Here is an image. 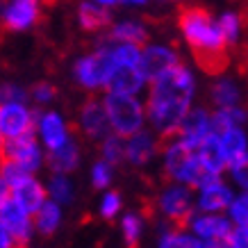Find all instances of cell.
<instances>
[{
    "mask_svg": "<svg viewBox=\"0 0 248 248\" xmlns=\"http://www.w3.org/2000/svg\"><path fill=\"white\" fill-rule=\"evenodd\" d=\"M196 76L185 64L173 66L164 76L148 82L146 105V125L159 139H173L180 128L185 114L194 107L196 98Z\"/></svg>",
    "mask_w": 248,
    "mask_h": 248,
    "instance_id": "1",
    "label": "cell"
},
{
    "mask_svg": "<svg viewBox=\"0 0 248 248\" xmlns=\"http://www.w3.org/2000/svg\"><path fill=\"white\" fill-rule=\"evenodd\" d=\"M178 28L185 44L205 71H218L226 64V39L218 30L217 18L203 7H187L180 12Z\"/></svg>",
    "mask_w": 248,
    "mask_h": 248,
    "instance_id": "2",
    "label": "cell"
},
{
    "mask_svg": "<svg viewBox=\"0 0 248 248\" xmlns=\"http://www.w3.org/2000/svg\"><path fill=\"white\" fill-rule=\"evenodd\" d=\"M162 169H164V175L171 182H178V185H185L189 189H198L207 185L212 180H218V178H212V175H205L201 164H198V157H196V151L187 148L185 143H180L175 137L169 139V141L162 146Z\"/></svg>",
    "mask_w": 248,
    "mask_h": 248,
    "instance_id": "3",
    "label": "cell"
},
{
    "mask_svg": "<svg viewBox=\"0 0 248 248\" xmlns=\"http://www.w3.org/2000/svg\"><path fill=\"white\" fill-rule=\"evenodd\" d=\"M103 107L107 114L109 132L121 139L137 135L146 128V105L137 96H119V93H103Z\"/></svg>",
    "mask_w": 248,
    "mask_h": 248,
    "instance_id": "4",
    "label": "cell"
},
{
    "mask_svg": "<svg viewBox=\"0 0 248 248\" xmlns=\"http://www.w3.org/2000/svg\"><path fill=\"white\" fill-rule=\"evenodd\" d=\"M112 71L114 64L109 60V53H107L105 44L100 41L93 53L82 55V57L76 60V64H73V80L84 91H105Z\"/></svg>",
    "mask_w": 248,
    "mask_h": 248,
    "instance_id": "5",
    "label": "cell"
},
{
    "mask_svg": "<svg viewBox=\"0 0 248 248\" xmlns=\"http://www.w3.org/2000/svg\"><path fill=\"white\" fill-rule=\"evenodd\" d=\"M157 210L171 226L185 228L189 217L196 212L194 189L185 187V185H178V182H169L157 194Z\"/></svg>",
    "mask_w": 248,
    "mask_h": 248,
    "instance_id": "6",
    "label": "cell"
},
{
    "mask_svg": "<svg viewBox=\"0 0 248 248\" xmlns=\"http://www.w3.org/2000/svg\"><path fill=\"white\" fill-rule=\"evenodd\" d=\"M0 159L12 162V164L21 166L25 173L34 175L46 164V151L41 148V143L37 141V137L32 132V135L18 137V139L2 141V146H0Z\"/></svg>",
    "mask_w": 248,
    "mask_h": 248,
    "instance_id": "7",
    "label": "cell"
},
{
    "mask_svg": "<svg viewBox=\"0 0 248 248\" xmlns=\"http://www.w3.org/2000/svg\"><path fill=\"white\" fill-rule=\"evenodd\" d=\"M34 137H37V141L41 143V148H44L46 153H50V151L62 148L66 141H71V139H73V132H71V125H68V121L64 119V114L55 112V109H46V112L37 114Z\"/></svg>",
    "mask_w": 248,
    "mask_h": 248,
    "instance_id": "8",
    "label": "cell"
},
{
    "mask_svg": "<svg viewBox=\"0 0 248 248\" xmlns=\"http://www.w3.org/2000/svg\"><path fill=\"white\" fill-rule=\"evenodd\" d=\"M182 64L180 53L173 48L171 44H162V41H148L141 46V55H139V68L146 76L148 82H153L155 78L164 76L166 71H171L173 66Z\"/></svg>",
    "mask_w": 248,
    "mask_h": 248,
    "instance_id": "9",
    "label": "cell"
},
{
    "mask_svg": "<svg viewBox=\"0 0 248 248\" xmlns=\"http://www.w3.org/2000/svg\"><path fill=\"white\" fill-rule=\"evenodd\" d=\"M37 112L28 103H7L0 105V139H18L34 132Z\"/></svg>",
    "mask_w": 248,
    "mask_h": 248,
    "instance_id": "10",
    "label": "cell"
},
{
    "mask_svg": "<svg viewBox=\"0 0 248 248\" xmlns=\"http://www.w3.org/2000/svg\"><path fill=\"white\" fill-rule=\"evenodd\" d=\"M210 135H214V128H212V112L205 109V107H191V109L185 114L180 128L175 132V139L180 143H185L187 148L196 151Z\"/></svg>",
    "mask_w": 248,
    "mask_h": 248,
    "instance_id": "11",
    "label": "cell"
},
{
    "mask_svg": "<svg viewBox=\"0 0 248 248\" xmlns=\"http://www.w3.org/2000/svg\"><path fill=\"white\" fill-rule=\"evenodd\" d=\"M185 228L198 241H217V244H223L232 232V223L228 221L226 214H203V212H194Z\"/></svg>",
    "mask_w": 248,
    "mask_h": 248,
    "instance_id": "12",
    "label": "cell"
},
{
    "mask_svg": "<svg viewBox=\"0 0 248 248\" xmlns=\"http://www.w3.org/2000/svg\"><path fill=\"white\" fill-rule=\"evenodd\" d=\"M232 198H234L232 187L218 178V180H212L196 189L194 207L196 212H203V214H226V210L232 203Z\"/></svg>",
    "mask_w": 248,
    "mask_h": 248,
    "instance_id": "13",
    "label": "cell"
},
{
    "mask_svg": "<svg viewBox=\"0 0 248 248\" xmlns=\"http://www.w3.org/2000/svg\"><path fill=\"white\" fill-rule=\"evenodd\" d=\"M41 18V0H7L2 5L0 23L12 32L34 28Z\"/></svg>",
    "mask_w": 248,
    "mask_h": 248,
    "instance_id": "14",
    "label": "cell"
},
{
    "mask_svg": "<svg viewBox=\"0 0 248 248\" xmlns=\"http://www.w3.org/2000/svg\"><path fill=\"white\" fill-rule=\"evenodd\" d=\"M0 223L7 228V232L12 234L16 248H25L34 237V223H32V214L23 210L21 205H16L12 198L2 205L0 210Z\"/></svg>",
    "mask_w": 248,
    "mask_h": 248,
    "instance_id": "15",
    "label": "cell"
},
{
    "mask_svg": "<svg viewBox=\"0 0 248 248\" xmlns=\"http://www.w3.org/2000/svg\"><path fill=\"white\" fill-rule=\"evenodd\" d=\"M78 130L91 141H103L109 135V123H107V114L100 98H89L82 103L78 112Z\"/></svg>",
    "mask_w": 248,
    "mask_h": 248,
    "instance_id": "16",
    "label": "cell"
},
{
    "mask_svg": "<svg viewBox=\"0 0 248 248\" xmlns=\"http://www.w3.org/2000/svg\"><path fill=\"white\" fill-rule=\"evenodd\" d=\"M123 143H125V162L137 166V169L148 166L159 155V151H162L159 137L153 135L148 128H143L137 135L123 139Z\"/></svg>",
    "mask_w": 248,
    "mask_h": 248,
    "instance_id": "17",
    "label": "cell"
},
{
    "mask_svg": "<svg viewBox=\"0 0 248 248\" xmlns=\"http://www.w3.org/2000/svg\"><path fill=\"white\" fill-rule=\"evenodd\" d=\"M148 89V80L141 73L139 66H119L112 71V76L107 80L105 93H119V96H137Z\"/></svg>",
    "mask_w": 248,
    "mask_h": 248,
    "instance_id": "18",
    "label": "cell"
},
{
    "mask_svg": "<svg viewBox=\"0 0 248 248\" xmlns=\"http://www.w3.org/2000/svg\"><path fill=\"white\" fill-rule=\"evenodd\" d=\"M9 198L16 205H21L23 210L34 217V212L48 201L46 185L34 175H25L21 182H16L14 187H9Z\"/></svg>",
    "mask_w": 248,
    "mask_h": 248,
    "instance_id": "19",
    "label": "cell"
},
{
    "mask_svg": "<svg viewBox=\"0 0 248 248\" xmlns=\"http://www.w3.org/2000/svg\"><path fill=\"white\" fill-rule=\"evenodd\" d=\"M107 39L116 41V44H130L141 48L151 41V28H148V23L139 21V18H123L109 28Z\"/></svg>",
    "mask_w": 248,
    "mask_h": 248,
    "instance_id": "20",
    "label": "cell"
},
{
    "mask_svg": "<svg viewBox=\"0 0 248 248\" xmlns=\"http://www.w3.org/2000/svg\"><path fill=\"white\" fill-rule=\"evenodd\" d=\"M196 157H198V164H201L203 173L205 175H212V178H221V173L228 169V159L223 155L221 143H218L217 132L210 135L196 148Z\"/></svg>",
    "mask_w": 248,
    "mask_h": 248,
    "instance_id": "21",
    "label": "cell"
},
{
    "mask_svg": "<svg viewBox=\"0 0 248 248\" xmlns=\"http://www.w3.org/2000/svg\"><path fill=\"white\" fill-rule=\"evenodd\" d=\"M80 159H82V151H80V143L76 139L66 141L57 151L46 153L48 169L53 173H60V175H68L71 171H76L78 166H80Z\"/></svg>",
    "mask_w": 248,
    "mask_h": 248,
    "instance_id": "22",
    "label": "cell"
},
{
    "mask_svg": "<svg viewBox=\"0 0 248 248\" xmlns=\"http://www.w3.org/2000/svg\"><path fill=\"white\" fill-rule=\"evenodd\" d=\"M210 96L217 109H228V107L241 105V87L237 84L234 78H228V76L217 78L214 84H212Z\"/></svg>",
    "mask_w": 248,
    "mask_h": 248,
    "instance_id": "23",
    "label": "cell"
},
{
    "mask_svg": "<svg viewBox=\"0 0 248 248\" xmlns=\"http://www.w3.org/2000/svg\"><path fill=\"white\" fill-rule=\"evenodd\" d=\"M62 218H64V212L57 203L53 201H46L32 217V223H34V232L44 234V237H50L60 230L62 226Z\"/></svg>",
    "mask_w": 248,
    "mask_h": 248,
    "instance_id": "24",
    "label": "cell"
},
{
    "mask_svg": "<svg viewBox=\"0 0 248 248\" xmlns=\"http://www.w3.org/2000/svg\"><path fill=\"white\" fill-rule=\"evenodd\" d=\"M112 21V14L109 9H103L89 2V0H82L78 5V23L84 32H98V30H105L107 25Z\"/></svg>",
    "mask_w": 248,
    "mask_h": 248,
    "instance_id": "25",
    "label": "cell"
},
{
    "mask_svg": "<svg viewBox=\"0 0 248 248\" xmlns=\"http://www.w3.org/2000/svg\"><path fill=\"white\" fill-rule=\"evenodd\" d=\"M218 143L223 148V155H226L228 164H232L234 159H239L241 155L248 153V132L246 128H230L223 130V132H217Z\"/></svg>",
    "mask_w": 248,
    "mask_h": 248,
    "instance_id": "26",
    "label": "cell"
},
{
    "mask_svg": "<svg viewBox=\"0 0 248 248\" xmlns=\"http://www.w3.org/2000/svg\"><path fill=\"white\" fill-rule=\"evenodd\" d=\"M218 30L226 39V46H234L244 39V32H246V23H244V16L237 12V9H226L223 14L217 18Z\"/></svg>",
    "mask_w": 248,
    "mask_h": 248,
    "instance_id": "27",
    "label": "cell"
},
{
    "mask_svg": "<svg viewBox=\"0 0 248 248\" xmlns=\"http://www.w3.org/2000/svg\"><path fill=\"white\" fill-rule=\"evenodd\" d=\"M246 123H248V109L244 105L212 112V128H214V132H223V130L230 128H244Z\"/></svg>",
    "mask_w": 248,
    "mask_h": 248,
    "instance_id": "28",
    "label": "cell"
},
{
    "mask_svg": "<svg viewBox=\"0 0 248 248\" xmlns=\"http://www.w3.org/2000/svg\"><path fill=\"white\" fill-rule=\"evenodd\" d=\"M46 194H48V201H53L60 207H64V205L73 203V198H76V185H73V180L68 175L53 173L48 185H46Z\"/></svg>",
    "mask_w": 248,
    "mask_h": 248,
    "instance_id": "29",
    "label": "cell"
},
{
    "mask_svg": "<svg viewBox=\"0 0 248 248\" xmlns=\"http://www.w3.org/2000/svg\"><path fill=\"white\" fill-rule=\"evenodd\" d=\"M157 248H198V239L189 232L187 228L169 226L159 234Z\"/></svg>",
    "mask_w": 248,
    "mask_h": 248,
    "instance_id": "30",
    "label": "cell"
},
{
    "mask_svg": "<svg viewBox=\"0 0 248 248\" xmlns=\"http://www.w3.org/2000/svg\"><path fill=\"white\" fill-rule=\"evenodd\" d=\"M143 228H146V221L139 212H125L121 217V232H123V241L128 248H137L139 246V239L143 234Z\"/></svg>",
    "mask_w": 248,
    "mask_h": 248,
    "instance_id": "31",
    "label": "cell"
},
{
    "mask_svg": "<svg viewBox=\"0 0 248 248\" xmlns=\"http://www.w3.org/2000/svg\"><path fill=\"white\" fill-rule=\"evenodd\" d=\"M100 159L107 162L109 166H116L121 162H125V143H123V139L109 132L100 141Z\"/></svg>",
    "mask_w": 248,
    "mask_h": 248,
    "instance_id": "32",
    "label": "cell"
},
{
    "mask_svg": "<svg viewBox=\"0 0 248 248\" xmlns=\"http://www.w3.org/2000/svg\"><path fill=\"white\" fill-rule=\"evenodd\" d=\"M226 217L232 228H248V191L234 194L232 203L226 210Z\"/></svg>",
    "mask_w": 248,
    "mask_h": 248,
    "instance_id": "33",
    "label": "cell"
},
{
    "mask_svg": "<svg viewBox=\"0 0 248 248\" xmlns=\"http://www.w3.org/2000/svg\"><path fill=\"white\" fill-rule=\"evenodd\" d=\"M121 210H123V198H121V194L119 191L107 189L105 194H103V198H100L98 214H100L103 218H107V221H112V218H116L121 214Z\"/></svg>",
    "mask_w": 248,
    "mask_h": 248,
    "instance_id": "34",
    "label": "cell"
},
{
    "mask_svg": "<svg viewBox=\"0 0 248 248\" xmlns=\"http://www.w3.org/2000/svg\"><path fill=\"white\" fill-rule=\"evenodd\" d=\"M112 180H114V166H109L107 162H103V159H96L93 166H91V185L96 189L107 191L109 185H112Z\"/></svg>",
    "mask_w": 248,
    "mask_h": 248,
    "instance_id": "35",
    "label": "cell"
},
{
    "mask_svg": "<svg viewBox=\"0 0 248 248\" xmlns=\"http://www.w3.org/2000/svg\"><path fill=\"white\" fill-rule=\"evenodd\" d=\"M230 173V178L241 191H248V153L246 155H241L239 159H234L232 164H228L226 169Z\"/></svg>",
    "mask_w": 248,
    "mask_h": 248,
    "instance_id": "36",
    "label": "cell"
},
{
    "mask_svg": "<svg viewBox=\"0 0 248 248\" xmlns=\"http://www.w3.org/2000/svg\"><path fill=\"white\" fill-rule=\"evenodd\" d=\"M30 93L25 87L14 82H5L0 84V105H7V103H28Z\"/></svg>",
    "mask_w": 248,
    "mask_h": 248,
    "instance_id": "37",
    "label": "cell"
},
{
    "mask_svg": "<svg viewBox=\"0 0 248 248\" xmlns=\"http://www.w3.org/2000/svg\"><path fill=\"white\" fill-rule=\"evenodd\" d=\"M30 98L37 103V105H48V103H53L55 96H57V89H55L50 82H39L32 87V91H28Z\"/></svg>",
    "mask_w": 248,
    "mask_h": 248,
    "instance_id": "38",
    "label": "cell"
},
{
    "mask_svg": "<svg viewBox=\"0 0 248 248\" xmlns=\"http://www.w3.org/2000/svg\"><path fill=\"white\" fill-rule=\"evenodd\" d=\"M226 241L232 248H248V228H232V232Z\"/></svg>",
    "mask_w": 248,
    "mask_h": 248,
    "instance_id": "39",
    "label": "cell"
},
{
    "mask_svg": "<svg viewBox=\"0 0 248 248\" xmlns=\"http://www.w3.org/2000/svg\"><path fill=\"white\" fill-rule=\"evenodd\" d=\"M0 248H16L12 234L7 232V228L2 226V223H0Z\"/></svg>",
    "mask_w": 248,
    "mask_h": 248,
    "instance_id": "40",
    "label": "cell"
},
{
    "mask_svg": "<svg viewBox=\"0 0 248 248\" xmlns=\"http://www.w3.org/2000/svg\"><path fill=\"white\" fill-rule=\"evenodd\" d=\"M7 201H9V187L0 180V210H2V205L7 203Z\"/></svg>",
    "mask_w": 248,
    "mask_h": 248,
    "instance_id": "41",
    "label": "cell"
},
{
    "mask_svg": "<svg viewBox=\"0 0 248 248\" xmlns=\"http://www.w3.org/2000/svg\"><path fill=\"white\" fill-rule=\"evenodd\" d=\"M151 0H119V5H128V7H146Z\"/></svg>",
    "mask_w": 248,
    "mask_h": 248,
    "instance_id": "42",
    "label": "cell"
},
{
    "mask_svg": "<svg viewBox=\"0 0 248 248\" xmlns=\"http://www.w3.org/2000/svg\"><path fill=\"white\" fill-rule=\"evenodd\" d=\"M89 2H93V5H98L103 9H112L114 5H119V0H89Z\"/></svg>",
    "mask_w": 248,
    "mask_h": 248,
    "instance_id": "43",
    "label": "cell"
},
{
    "mask_svg": "<svg viewBox=\"0 0 248 248\" xmlns=\"http://www.w3.org/2000/svg\"><path fill=\"white\" fill-rule=\"evenodd\" d=\"M2 5H5V2H0V14H2Z\"/></svg>",
    "mask_w": 248,
    "mask_h": 248,
    "instance_id": "44",
    "label": "cell"
},
{
    "mask_svg": "<svg viewBox=\"0 0 248 248\" xmlns=\"http://www.w3.org/2000/svg\"><path fill=\"white\" fill-rule=\"evenodd\" d=\"M173 2H182V0H173Z\"/></svg>",
    "mask_w": 248,
    "mask_h": 248,
    "instance_id": "45",
    "label": "cell"
},
{
    "mask_svg": "<svg viewBox=\"0 0 248 248\" xmlns=\"http://www.w3.org/2000/svg\"><path fill=\"white\" fill-rule=\"evenodd\" d=\"M0 146H2V139H0Z\"/></svg>",
    "mask_w": 248,
    "mask_h": 248,
    "instance_id": "46",
    "label": "cell"
}]
</instances>
